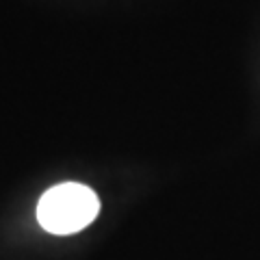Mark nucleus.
<instances>
[{
    "mask_svg": "<svg viewBox=\"0 0 260 260\" xmlns=\"http://www.w3.org/2000/svg\"><path fill=\"white\" fill-rule=\"evenodd\" d=\"M100 213V200L85 184L63 182L48 189L37 204V221L50 234H74Z\"/></svg>",
    "mask_w": 260,
    "mask_h": 260,
    "instance_id": "f257e3e1",
    "label": "nucleus"
}]
</instances>
